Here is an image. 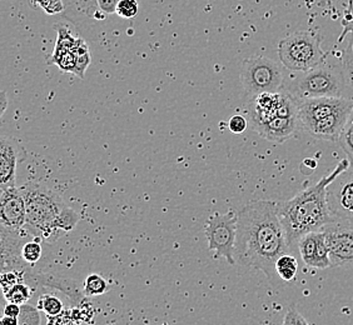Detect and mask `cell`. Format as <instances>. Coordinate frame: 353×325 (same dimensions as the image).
<instances>
[{"label":"cell","instance_id":"cell-1","mask_svg":"<svg viewBox=\"0 0 353 325\" xmlns=\"http://www.w3.org/2000/svg\"><path fill=\"white\" fill-rule=\"evenodd\" d=\"M290 251L279 216V203L256 200L237 213L236 260L245 268L265 273L270 282L276 277V262Z\"/></svg>","mask_w":353,"mask_h":325},{"label":"cell","instance_id":"cell-2","mask_svg":"<svg viewBox=\"0 0 353 325\" xmlns=\"http://www.w3.org/2000/svg\"><path fill=\"white\" fill-rule=\"evenodd\" d=\"M347 169H350V162L346 158L341 160L328 176L321 178L317 183L299 191L283 203H279V219L290 247L299 243V238L307 233L321 231L325 225L332 222L333 218L327 203V188Z\"/></svg>","mask_w":353,"mask_h":325},{"label":"cell","instance_id":"cell-3","mask_svg":"<svg viewBox=\"0 0 353 325\" xmlns=\"http://www.w3.org/2000/svg\"><path fill=\"white\" fill-rule=\"evenodd\" d=\"M19 189L27 208L26 228L35 238L54 242L61 234L73 231L79 222V214L54 190L33 182Z\"/></svg>","mask_w":353,"mask_h":325},{"label":"cell","instance_id":"cell-4","mask_svg":"<svg viewBox=\"0 0 353 325\" xmlns=\"http://www.w3.org/2000/svg\"><path fill=\"white\" fill-rule=\"evenodd\" d=\"M297 105L299 127L313 138L328 142H339L353 113V101L345 96L302 99L297 101Z\"/></svg>","mask_w":353,"mask_h":325},{"label":"cell","instance_id":"cell-5","mask_svg":"<svg viewBox=\"0 0 353 325\" xmlns=\"http://www.w3.org/2000/svg\"><path fill=\"white\" fill-rule=\"evenodd\" d=\"M294 73L297 74L291 81L285 83V90L297 101L321 96H343L348 88L343 69L326 63L310 70Z\"/></svg>","mask_w":353,"mask_h":325},{"label":"cell","instance_id":"cell-6","mask_svg":"<svg viewBox=\"0 0 353 325\" xmlns=\"http://www.w3.org/2000/svg\"><path fill=\"white\" fill-rule=\"evenodd\" d=\"M279 61L291 72H305L326 61L321 38L311 32H299L279 41Z\"/></svg>","mask_w":353,"mask_h":325},{"label":"cell","instance_id":"cell-7","mask_svg":"<svg viewBox=\"0 0 353 325\" xmlns=\"http://www.w3.org/2000/svg\"><path fill=\"white\" fill-rule=\"evenodd\" d=\"M241 83L251 96L285 90L283 68L279 61L267 56H252L242 63Z\"/></svg>","mask_w":353,"mask_h":325},{"label":"cell","instance_id":"cell-8","mask_svg":"<svg viewBox=\"0 0 353 325\" xmlns=\"http://www.w3.org/2000/svg\"><path fill=\"white\" fill-rule=\"evenodd\" d=\"M204 234L208 242V251L216 258H224L230 264H236L237 214L230 210L225 214L216 213L208 218Z\"/></svg>","mask_w":353,"mask_h":325},{"label":"cell","instance_id":"cell-9","mask_svg":"<svg viewBox=\"0 0 353 325\" xmlns=\"http://www.w3.org/2000/svg\"><path fill=\"white\" fill-rule=\"evenodd\" d=\"M322 231L332 266H353V224L333 219Z\"/></svg>","mask_w":353,"mask_h":325},{"label":"cell","instance_id":"cell-10","mask_svg":"<svg viewBox=\"0 0 353 325\" xmlns=\"http://www.w3.org/2000/svg\"><path fill=\"white\" fill-rule=\"evenodd\" d=\"M327 203L333 219L353 224V170H345L328 185Z\"/></svg>","mask_w":353,"mask_h":325},{"label":"cell","instance_id":"cell-11","mask_svg":"<svg viewBox=\"0 0 353 325\" xmlns=\"http://www.w3.org/2000/svg\"><path fill=\"white\" fill-rule=\"evenodd\" d=\"M0 225L7 231H21L27 225V208L21 189L9 187L1 189Z\"/></svg>","mask_w":353,"mask_h":325},{"label":"cell","instance_id":"cell-12","mask_svg":"<svg viewBox=\"0 0 353 325\" xmlns=\"http://www.w3.org/2000/svg\"><path fill=\"white\" fill-rule=\"evenodd\" d=\"M299 254L303 263L313 269H327L332 268L330 251L327 248L325 233L321 231L307 233L303 237L299 238Z\"/></svg>","mask_w":353,"mask_h":325},{"label":"cell","instance_id":"cell-13","mask_svg":"<svg viewBox=\"0 0 353 325\" xmlns=\"http://www.w3.org/2000/svg\"><path fill=\"white\" fill-rule=\"evenodd\" d=\"M26 156L21 140L13 136H1L0 139V185L3 188L15 187L17 167Z\"/></svg>","mask_w":353,"mask_h":325},{"label":"cell","instance_id":"cell-14","mask_svg":"<svg viewBox=\"0 0 353 325\" xmlns=\"http://www.w3.org/2000/svg\"><path fill=\"white\" fill-rule=\"evenodd\" d=\"M297 271H299L297 259L290 254H283L276 262V273L283 282L287 283L293 282L297 277Z\"/></svg>","mask_w":353,"mask_h":325},{"label":"cell","instance_id":"cell-15","mask_svg":"<svg viewBox=\"0 0 353 325\" xmlns=\"http://www.w3.org/2000/svg\"><path fill=\"white\" fill-rule=\"evenodd\" d=\"M109 291V285L107 280L99 274H90L84 280L83 291L85 297H99L105 294Z\"/></svg>","mask_w":353,"mask_h":325},{"label":"cell","instance_id":"cell-16","mask_svg":"<svg viewBox=\"0 0 353 325\" xmlns=\"http://www.w3.org/2000/svg\"><path fill=\"white\" fill-rule=\"evenodd\" d=\"M33 295V289L27 283H18L12 286L7 293H4V297L8 303H15V304H27L28 300H30Z\"/></svg>","mask_w":353,"mask_h":325},{"label":"cell","instance_id":"cell-17","mask_svg":"<svg viewBox=\"0 0 353 325\" xmlns=\"http://www.w3.org/2000/svg\"><path fill=\"white\" fill-rule=\"evenodd\" d=\"M339 144L346 153L347 159L350 162V169L353 170V113L341 133Z\"/></svg>","mask_w":353,"mask_h":325},{"label":"cell","instance_id":"cell-18","mask_svg":"<svg viewBox=\"0 0 353 325\" xmlns=\"http://www.w3.org/2000/svg\"><path fill=\"white\" fill-rule=\"evenodd\" d=\"M38 309L46 313L48 317H54L64 312V305L61 303V299L57 298L54 295L44 294L38 300Z\"/></svg>","mask_w":353,"mask_h":325},{"label":"cell","instance_id":"cell-19","mask_svg":"<svg viewBox=\"0 0 353 325\" xmlns=\"http://www.w3.org/2000/svg\"><path fill=\"white\" fill-rule=\"evenodd\" d=\"M41 238H35L34 240H30L23 244L21 247V258L28 265H33L38 263L41 258Z\"/></svg>","mask_w":353,"mask_h":325},{"label":"cell","instance_id":"cell-20","mask_svg":"<svg viewBox=\"0 0 353 325\" xmlns=\"http://www.w3.org/2000/svg\"><path fill=\"white\" fill-rule=\"evenodd\" d=\"M342 69L348 88L353 89V30H351L350 41L342 54Z\"/></svg>","mask_w":353,"mask_h":325},{"label":"cell","instance_id":"cell-21","mask_svg":"<svg viewBox=\"0 0 353 325\" xmlns=\"http://www.w3.org/2000/svg\"><path fill=\"white\" fill-rule=\"evenodd\" d=\"M19 325H41V311L32 304L21 305V314L18 317Z\"/></svg>","mask_w":353,"mask_h":325},{"label":"cell","instance_id":"cell-22","mask_svg":"<svg viewBox=\"0 0 353 325\" xmlns=\"http://www.w3.org/2000/svg\"><path fill=\"white\" fill-rule=\"evenodd\" d=\"M77 54V67H75V74L81 78H84V73L90 64V54H89L88 47L85 45V43H82L78 45L74 50Z\"/></svg>","mask_w":353,"mask_h":325},{"label":"cell","instance_id":"cell-23","mask_svg":"<svg viewBox=\"0 0 353 325\" xmlns=\"http://www.w3.org/2000/svg\"><path fill=\"white\" fill-rule=\"evenodd\" d=\"M119 1L121 0H94L95 9H97L94 18L104 19L107 15L117 13V7Z\"/></svg>","mask_w":353,"mask_h":325},{"label":"cell","instance_id":"cell-24","mask_svg":"<svg viewBox=\"0 0 353 325\" xmlns=\"http://www.w3.org/2000/svg\"><path fill=\"white\" fill-rule=\"evenodd\" d=\"M0 283H1L3 293H7L14 285L24 283V273L15 271H1Z\"/></svg>","mask_w":353,"mask_h":325},{"label":"cell","instance_id":"cell-25","mask_svg":"<svg viewBox=\"0 0 353 325\" xmlns=\"http://www.w3.org/2000/svg\"><path fill=\"white\" fill-rule=\"evenodd\" d=\"M138 12H139L138 0H121L117 7L116 14L124 19H132L136 17Z\"/></svg>","mask_w":353,"mask_h":325},{"label":"cell","instance_id":"cell-26","mask_svg":"<svg viewBox=\"0 0 353 325\" xmlns=\"http://www.w3.org/2000/svg\"><path fill=\"white\" fill-rule=\"evenodd\" d=\"M47 325H79V323L73 318L70 309H64V312L58 315L48 317Z\"/></svg>","mask_w":353,"mask_h":325},{"label":"cell","instance_id":"cell-27","mask_svg":"<svg viewBox=\"0 0 353 325\" xmlns=\"http://www.w3.org/2000/svg\"><path fill=\"white\" fill-rule=\"evenodd\" d=\"M283 325H310L306 318L296 309V306H291L285 313Z\"/></svg>","mask_w":353,"mask_h":325},{"label":"cell","instance_id":"cell-28","mask_svg":"<svg viewBox=\"0 0 353 325\" xmlns=\"http://www.w3.org/2000/svg\"><path fill=\"white\" fill-rule=\"evenodd\" d=\"M247 127H248V122H247L245 116H233L228 120V128H230L233 134H242V133H245Z\"/></svg>","mask_w":353,"mask_h":325},{"label":"cell","instance_id":"cell-29","mask_svg":"<svg viewBox=\"0 0 353 325\" xmlns=\"http://www.w3.org/2000/svg\"><path fill=\"white\" fill-rule=\"evenodd\" d=\"M37 1L49 14L59 13L63 9L61 0H37Z\"/></svg>","mask_w":353,"mask_h":325},{"label":"cell","instance_id":"cell-30","mask_svg":"<svg viewBox=\"0 0 353 325\" xmlns=\"http://www.w3.org/2000/svg\"><path fill=\"white\" fill-rule=\"evenodd\" d=\"M19 314H21V305L15 304V303H8V304L4 306V315L18 318Z\"/></svg>","mask_w":353,"mask_h":325},{"label":"cell","instance_id":"cell-31","mask_svg":"<svg viewBox=\"0 0 353 325\" xmlns=\"http://www.w3.org/2000/svg\"><path fill=\"white\" fill-rule=\"evenodd\" d=\"M0 116H4L6 110H7L8 101H7V93L6 92H1V99H0Z\"/></svg>","mask_w":353,"mask_h":325},{"label":"cell","instance_id":"cell-32","mask_svg":"<svg viewBox=\"0 0 353 325\" xmlns=\"http://www.w3.org/2000/svg\"><path fill=\"white\" fill-rule=\"evenodd\" d=\"M0 325H19V323H18V318L4 315L0 320Z\"/></svg>","mask_w":353,"mask_h":325},{"label":"cell","instance_id":"cell-33","mask_svg":"<svg viewBox=\"0 0 353 325\" xmlns=\"http://www.w3.org/2000/svg\"><path fill=\"white\" fill-rule=\"evenodd\" d=\"M79 1H81V7H82L83 4H84L87 0H79ZM89 8H90V10H95V12H97V9H95L94 0H90V3H89Z\"/></svg>","mask_w":353,"mask_h":325}]
</instances>
